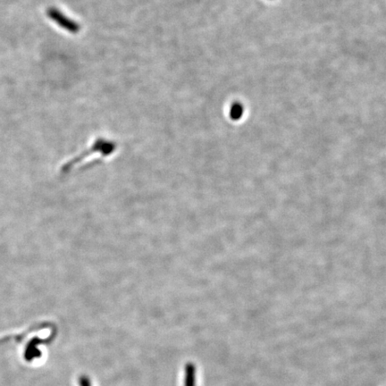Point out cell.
Here are the masks:
<instances>
[{
    "label": "cell",
    "mask_w": 386,
    "mask_h": 386,
    "mask_svg": "<svg viewBox=\"0 0 386 386\" xmlns=\"http://www.w3.org/2000/svg\"><path fill=\"white\" fill-rule=\"evenodd\" d=\"M184 386H196V367L191 362L185 365Z\"/></svg>",
    "instance_id": "277c9868"
},
{
    "label": "cell",
    "mask_w": 386,
    "mask_h": 386,
    "mask_svg": "<svg viewBox=\"0 0 386 386\" xmlns=\"http://www.w3.org/2000/svg\"><path fill=\"white\" fill-rule=\"evenodd\" d=\"M47 16L51 19L55 23H56L63 30H66L68 33H78L81 30L80 24L75 21L72 20L69 17H66L62 12L55 7H49L47 10Z\"/></svg>",
    "instance_id": "7a4b0ae2"
},
{
    "label": "cell",
    "mask_w": 386,
    "mask_h": 386,
    "mask_svg": "<svg viewBox=\"0 0 386 386\" xmlns=\"http://www.w3.org/2000/svg\"><path fill=\"white\" fill-rule=\"evenodd\" d=\"M115 148H116L115 142L106 141L104 139H98L96 142H94V144L89 149L85 150L80 156H78L76 158H74L71 161H69L68 163L66 164L63 166V168H62V173H64V174L68 173L69 170L74 165H75L77 163L81 162L84 158H87L89 155L95 154V153H100L104 157H109V155H111L112 153L114 152Z\"/></svg>",
    "instance_id": "6da1fadb"
},
{
    "label": "cell",
    "mask_w": 386,
    "mask_h": 386,
    "mask_svg": "<svg viewBox=\"0 0 386 386\" xmlns=\"http://www.w3.org/2000/svg\"><path fill=\"white\" fill-rule=\"evenodd\" d=\"M79 385L80 386H92V383L87 375H82L79 378Z\"/></svg>",
    "instance_id": "8992f818"
},
{
    "label": "cell",
    "mask_w": 386,
    "mask_h": 386,
    "mask_svg": "<svg viewBox=\"0 0 386 386\" xmlns=\"http://www.w3.org/2000/svg\"><path fill=\"white\" fill-rule=\"evenodd\" d=\"M243 112H244L243 106L240 103L236 102V103L233 104L232 107H231L230 117H231V119L234 120V121H237V120H239L242 117Z\"/></svg>",
    "instance_id": "5b68a950"
},
{
    "label": "cell",
    "mask_w": 386,
    "mask_h": 386,
    "mask_svg": "<svg viewBox=\"0 0 386 386\" xmlns=\"http://www.w3.org/2000/svg\"><path fill=\"white\" fill-rule=\"evenodd\" d=\"M43 343V341L38 338H34L30 343H28L27 347L24 352V358L27 361H32L33 359H38L41 356V352L37 348L38 344Z\"/></svg>",
    "instance_id": "3957f363"
}]
</instances>
